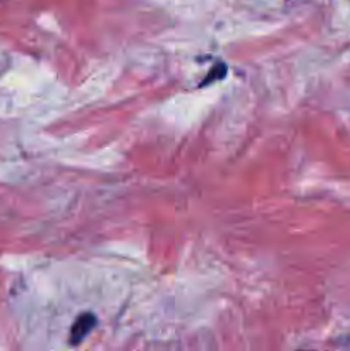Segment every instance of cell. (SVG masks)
I'll return each instance as SVG.
<instances>
[{"mask_svg": "<svg viewBox=\"0 0 350 351\" xmlns=\"http://www.w3.org/2000/svg\"><path fill=\"white\" fill-rule=\"evenodd\" d=\"M95 324H96V317L93 314H89V312L79 315L71 329V345H79V343H81L82 339L93 331Z\"/></svg>", "mask_w": 350, "mask_h": 351, "instance_id": "obj_1", "label": "cell"}, {"mask_svg": "<svg viewBox=\"0 0 350 351\" xmlns=\"http://www.w3.org/2000/svg\"><path fill=\"white\" fill-rule=\"evenodd\" d=\"M225 74H226V67L222 64V62H220V64H216L215 67H213V71L208 74V79H205V81H202V84L206 86V84H209V82L215 81V79H223V75Z\"/></svg>", "mask_w": 350, "mask_h": 351, "instance_id": "obj_2", "label": "cell"}]
</instances>
